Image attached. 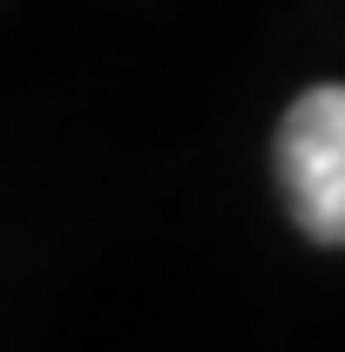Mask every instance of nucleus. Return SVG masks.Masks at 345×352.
<instances>
[{"label": "nucleus", "mask_w": 345, "mask_h": 352, "mask_svg": "<svg viewBox=\"0 0 345 352\" xmlns=\"http://www.w3.org/2000/svg\"><path fill=\"white\" fill-rule=\"evenodd\" d=\"M278 183L304 237L345 251V82H318L285 109Z\"/></svg>", "instance_id": "f257e3e1"}]
</instances>
